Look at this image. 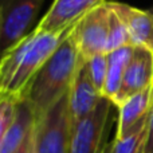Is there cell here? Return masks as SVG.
Instances as JSON below:
<instances>
[{"label":"cell","instance_id":"1","mask_svg":"<svg viewBox=\"0 0 153 153\" xmlns=\"http://www.w3.org/2000/svg\"><path fill=\"white\" fill-rule=\"evenodd\" d=\"M69 30L48 32L36 27L4 51L0 55V93L23 100L34 76L63 42Z\"/></svg>","mask_w":153,"mask_h":153},{"label":"cell","instance_id":"2","mask_svg":"<svg viewBox=\"0 0 153 153\" xmlns=\"http://www.w3.org/2000/svg\"><path fill=\"white\" fill-rule=\"evenodd\" d=\"M79 61L78 48L69 30L63 42L34 76L23 97L34 110L35 121L69 93Z\"/></svg>","mask_w":153,"mask_h":153},{"label":"cell","instance_id":"3","mask_svg":"<svg viewBox=\"0 0 153 153\" xmlns=\"http://www.w3.org/2000/svg\"><path fill=\"white\" fill-rule=\"evenodd\" d=\"M73 124L69 109V93L35 121L36 153H69Z\"/></svg>","mask_w":153,"mask_h":153},{"label":"cell","instance_id":"4","mask_svg":"<svg viewBox=\"0 0 153 153\" xmlns=\"http://www.w3.org/2000/svg\"><path fill=\"white\" fill-rule=\"evenodd\" d=\"M45 0H0V55L28 35Z\"/></svg>","mask_w":153,"mask_h":153},{"label":"cell","instance_id":"5","mask_svg":"<svg viewBox=\"0 0 153 153\" xmlns=\"http://www.w3.org/2000/svg\"><path fill=\"white\" fill-rule=\"evenodd\" d=\"M109 11L106 1L86 12L70 28L81 58L89 59L97 54L108 53Z\"/></svg>","mask_w":153,"mask_h":153},{"label":"cell","instance_id":"6","mask_svg":"<svg viewBox=\"0 0 153 153\" xmlns=\"http://www.w3.org/2000/svg\"><path fill=\"white\" fill-rule=\"evenodd\" d=\"M113 106L109 98L103 97L95 109L75 125L71 133L69 153H103L110 128V109Z\"/></svg>","mask_w":153,"mask_h":153},{"label":"cell","instance_id":"7","mask_svg":"<svg viewBox=\"0 0 153 153\" xmlns=\"http://www.w3.org/2000/svg\"><path fill=\"white\" fill-rule=\"evenodd\" d=\"M153 85V53L148 48L134 46L133 54L126 70L124 73L122 83L113 100V105L118 108L129 97L145 90Z\"/></svg>","mask_w":153,"mask_h":153},{"label":"cell","instance_id":"8","mask_svg":"<svg viewBox=\"0 0 153 153\" xmlns=\"http://www.w3.org/2000/svg\"><path fill=\"white\" fill-rule=\"evenodd\" d=\"M103 98L102 93L94 86L87 71L86 61L81 58L78 69L69 90V109L73 129L79 121L87 117Z\"/></svg>","mask_w":153,"mask_h":153},{"label":"cell","instance_id":"9","mask_svg":"<svg viewBox=\"0 0 153 153\" xmlns=\"http://www.w3.org/2000/svg\"><path fill=\"white\" fill-rule=\"evenodd\" d=\"M103 3L106 0H54L36 27L48 32H66L79 18Z\"/></svg>","mask_w":153,"mask_h":153},{"label":"cell","instance_id":"10","mask_svg":"<svg viewBox=\"0 0 153 153\" xmlns=\"http://www.w3.org/2000/svg\"><path fill=\"white\" fill-rule=\"evenodd\" d=\"M121 18L133 46H141L153 53V12L122 3L108 1Z\"/></svg>","mask_w":153,"mask_h":153},{"label":"cell","instance_id":"11","mask_svg":"<svg viewBox=\"0 0 153 153\" xmlns=\"http://www.w3.org/2000/svg\"><path fill=\"white\" fill-rule=\"evenodd\" d=\"M153 106V85L129 97L118 106V124L116 138H122L148 118Z\"/></svg>","mask_w":153,"mask_h":153},{"label":"cell","instance_id":"12","mask_svg":"<svg viewBox=\"0 0 153 153\" xmlns=\"http://www.w3.org/2000/svg\"><path fill=\"white\" fill-rule=\"evenodd\" d=\"M35 125V114L27 100H20L16 105L12 124L0 141V153H15Z\"/></svg>","mask_w":153,"mask_h":153},{"label":"cell","instance_id":"13","mask_svg":"<svg viewBox=\"0 0 153 153\" xmlns=\"http://www.w3.org/2000/svg\"><path fill=\"white\" fill-rule=\"evenodd\" d=\"M134 46H125V47L117 48L114 51L108 53L109 66H108V76H106L105 87H103V97L109 98L113 102L118 93L122 83L124 73L129 63L133 54Z\"/></svg>","mask_w":153,"mask_h":153},{"label":"cell","instance_id":"14","mask_svg":"<svg viewBox=\"0 0 153 153\" xmlns=\"http://www.w3.org/2000/svg\"><path fill=\"white\" fill-rule=\"evenodd\" d=\"M146 133H148V118H145L138 126H136L122 138L114 137V140L111 141L113 153H143Z\"/></svg>","mask_w":153,"mask_h":153},{"label":"cell","instance_id":"15","mask_svg":"<svg viewBox=\"0 0 153 153\" xmlns=\"http://www.w3.org/2000/svg\"><path fill=\"white\" fill-rule=\"evenodd\" d=\"M109 5V3H108ZM109 39H108V53L125 46H133L130 40L126 26L121 20L117 12L109 5Z\"/></svg>","mask_w":153,"mask_h":153},{"label":"cell","instance_id":"16","mask_svg":"<svg viewBox=\"0 0 153 153\" xmlns=\"http://www.w3.org/2000/svg\"><path fill=\"white\" fill-rule=\"evenodd\" d=\"M86 61L87 71L91 78L94 86L102 93L103 95V87H105L106 76H108V66H109V58L108 53L103 54H97V55L91 56Z\"/></svg>","mask_w":153,"mask_h":153},{"label":"cell","instance_id":"17","mask_svg":"<svg viewBox=\"0 0 153 153\" xmlns=\"http://www.w3.org/2000/svg\"><path fill=\"white\" fill-rule=\"evenodd\" d=\"M19 101L20 100L13 97V95L0 93V141L4 137L10 125L12 124L13 117H15L16 105H18Z\"/></svg>","mask_w":153,"mask_h":153},{"label":"cell","instance_id":"18","mask_svg":"<svg viewBox=\"0 0 153 153\" xmlns=\"http://www.w3.org/2000/svg\"><path fill=\"white\" fill-rule=\"evenodd\" d=\"M35 126V125H34ZM15 153H36L35 149V134H34V128L28 132L27 137L24 138L23 144L19 146V149Z\"/></svg>","mask_w":153,"mask_h":153},{"label":"cell","instance_id":"19","mask_svg":"<svg viewBox=\"0 0 153 153\" xmlns=\"http://www.w3.org/2000/svg\"><path fill=\"white\" fill-rule=\"evenodd\" d=\"M143 153H153V106L148 117V133H146L145 146Z\"/></svg>","mask_w":153,"mask_h":153},{"label":"cell","instance_id":"20","mask_svg":"<svg viewBox=\"0 0 153 153\" xmlns=\"http://www.w3.org/2000/svg\"><path fill=\"white\" fill-rule=\"evenodd\" d=\"M103 153H113V144L109 143V144H108V146H106V149H105V152H103Z\"/></svg>","mask_w":153,"mask_h":153},{"label":"cell","instance_id":"21","mask_svg":"<svg viewBox=\"0 0 153 153\" xmlns=\"http://www.w3.org/2000/svg\"><path fill=\"white\" fill-rule=\"evenodd\" d=\"M151 12H153V7H152V8H151Z\"/></svg>","mask_w":153,"mask_h":153}]
</instances>
